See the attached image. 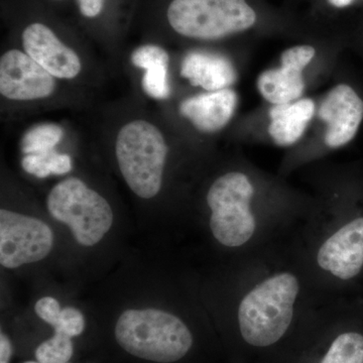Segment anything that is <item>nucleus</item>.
<instances>
[{
  "mask_svg": "<svg viewBox=\"0 0 363 363\" xmlns=\"http://www.w3.org/2000/svg\"><path fill=\"white\" fill-rule=\"evenodd\" d=\"M304 296V281L296 269L281 267L247 284L236 306L238 328L253 347H269L290 329Z\"/></svg>",
  "mask_w": 363,
  "mask_h": 363,
  "instance_id": "obj_1",
  "label": "nucleus"
},
{
  "mask_svg": "<svg viewBox=\"0 0 363 363\" xmlns=\"http://www.w3.org/2000/svg\"><path fill=\"white\" fill-rule=\"evenodd\" d=\"M255 197L252 179L242 172H228L210 186L206 195L209 228L222 247L247 250L264 234V225L253 208Z\"/></svg>",
  "mask_w": 363,
  "mask_h": 363,
  "instance_id": "obj_2",
  "label": "nucleus"
},
{
  "mask_svg": "<svg viewBox=\"0 0 363 363\" xmlns=\"http://www.w3.org/2000/svg\"><path fill=\"white\" fill-rule=\"evenodd\" d=\"M116 338L133 357L159 363L179 362L193 345V336L185 322L164 310L128 309L119 316Z\"/></svg>",
  "mask_w": 363,
  "mask_h": 363,
  "instance_id": "obj_3",
  "label": "nucleus"
},
{
  "mask_svg": "<svg viewBox=\"0 0 363 363\" xmlns=\"http://www.w3.org/2000/svg\"><path fill=\"white\" fill-rule=\"evenodd\" d=\"M166 18L174 32L199 40L240 35L255 28L259 21L250 0H171Z\"/></svg>",
  "mask_w": 363,
  "mask_h": 363,
  "instance_id": "obj_4",
  "label": "nucleus"
},
{
  "mask_svg": "<svg viewBox=\"0 0 363 363\" xmlns=\"http://www.w3.org/2000/svg\"><path fill=\"white\" fill-rule=\"evenodd\" d=\"M117 164L130 190L143 199L161 191L168 147L161 130L147 121H130L119 130Z\"/></svg>",
  "mask_w": 363,
  "mask_h": 363,
  "instance_id": "obj_5",
  "label": "nucleus"
},
{
  "mask_svg": "<svg viewBox=\"0 0 363 363\" xmlns=\"http://www.w3.org/2000/svg\"><path fill=\"white\" fill-rule=\"evenodd\" d=\"M47 208L55 220L66 224L83 247H93L111 230L114 215L108 201L80 179H65L52 189Z\"/></svg>",
  "mask_w": 363,
  "mask_h": 363,
  "instance_id": "obj_6",
  "label": "nucleus"
},
{
  "mask_svg": "<svg viewBox=\"0 0 363 363\" xmlns=\"http://www.w3.org/2000/svg\"><path fill=\"white\" fill-rule=\"evenodd\" d=\"M320 274L337 281L357 278L363 269V216L327 227L313 250Z\"/></svg>",
  "mask_w": 363,
  "mask_h": 363,
  "instance_id": "obj_7",
  "label": "nucleus"
},
{
  "mask_svg": "<svg viewBox=\"0 0 363 363\" xmlns=\"http://www.w3.org/2000/svg\"><path fill=\"white\" fill-rule=\"evenodd\" d=\"M54 233L44 221L0 210V264L16 269L45 259L54 247Z\"/></svg>",
  "mask_w": 363,
  "mask_h": 363,
  "instance_id": "obj_8",
  "label": "nucleus"
},
{
  "mask_svg": "<svg viewBox=\"0 0 363 363\" xmlns=\"http://www.w3.org/2000/svg\"><path fill=\"white\" fill-rule=\"evenodd\" d=\"M56 81L21 50H9L0 59V93L14 101L44 99L54 93Z\"/></svg>",
  "mask_w": 363,
  "mask_h": 363,
  "instance_id": "obj_9",
  "label": "nucleus"
},
{
  "mask_svg": "<svg viewBox=\"0 0 363 363\" xmlns=\"http://www.w3.org/2000/svg\"><path fill=\"white\" fill-rule=\"evenodd\" d=\"M316 50L310 45H298L281 52V67L262 72L257 89L269 104H286L302 96L305 89L303 71L314 59Z\"/></svg>",
  "mask_w": 363,
  "mask_h": 363,
  "instance_id": "obj_10",
  "label": "nucleus"
},
{
  "mask_svg": "<svg viewBox=\"0 0 363 363\" xmlns=\"http://www.w3.org/2000/svg\"><path fill=\"white\" fill-rule=\"evenodd\" d=\"M318 114L327 125L325 145L339 149L350 143L359 130L363 100L350 85L339 84L325 96Z\"/></svg>",
  "mask_w": 363,
  "mask_h": 363,
  "instance_id": "obj_11",
  "label": "nucleus"
},
{
  "mask_svg": "<svg viewBox=\"0 0 363 363\" xmlns=\"http://www.w3.org/2000/svg\"><path fill=\"white\" fill-rule=\"evenodd\" d=\"M23 50L55 78L74 79L82 70L75 51L64 44L45 23L35 21L21 33Z\"/></svg>",
  "mask_w": 363,
  "mask_h": 363,
  "instance_id": "obj_12",
  "label": "nucleus"
},
{
  "mask_svg": "<svg viewBox=\"0 0 363 363\" xmlns=\"http://www.w3.org/2000/svg\"><path fill=\"white\" fill-rule=\"evenodd\" d=\"M238 102L235 91L226 88L187 98L180 104V113L198 130L216 133L231 121Z\"/></svg>",
  "mask_w": 363,
  "mask_h": 363,
  "instance_id": "obj_13",
  "label": "nucleus"
},
{
  "mask_svg": "<svg viewBox=\"0 0 363 363\" xmlns=\"http://www.w3.org/2000/svg\"><path fill=\"white\" fill-rule=\"evenodd\" d=\"M182 77L193 86H199L208 92L226 89L238 79L230 60L214 52H189L181 64Z\"/></svg>",
  "mask_w": 363,
  "mask_h": 363,
  "instance_id": "obj_14",
  "label": "nucleus"
},
{
  "mask_svg": "<svg viewBox=\"0 0 363 363\" xmlns=\"http://www.w3.org/2000/svg\"><path fill=\"white\" fill-rule=\"evenodd\" d=\"M315 102L302 98L291 104H276L269 111V133L279 147H290L304 135L315 113Z\"/></svg>",
  "mask_w": 363,
  "mask_h": 363,
  "instance_id": "obj_15",
  "label": "nucleus"
},
{
  "mask_svg": "<svg viewBox=\"0 0 363 363\" xmlns=\"http://www.w3.org/2000/svg\"><path fill=\"white\" fill-rule=\"evenodd\" d=\"M169 54L157 45H145L131 55V62L138 68L145 69L142 85L149 96L166 99L169 96L168 82Z\"/></svg>",
  "mask_w": 363,
  "mask_h": 363,
  "instance_id": "obj_16",
  "label": "nucleus"
},
{
  "mask_svg": "<svg viewBox=\"0 0 363 363\" xmlns=\"http://www.w3.org/2000/svg\"><path fill=\"white\" fill-rule=\"evenodd\" d=\"M319 363H363V335L343 332L334 339Z\"/></svg>",
  "mask_w": 363,
  "mask_h": 363,
  "instance_id": "obj_17",
  "label": "nucleus"
},
{
  "mask_svg": "<svg viewBox=\"0 0 363 363\" xmlns=\"http://www.w3.org/2000/svg\"><path fill=\"white\" fill-rule=\"evenodd\" d=\"M64 136L61 126L44 123L33 126L21 138V150L25 155L45 154L52 152Z\"/></svg>",
  "mask_w": 363,
  "mask_h": 363,
  "instance_id": "obj_18",
  "label": "nucleus"
},
{
  "mask_svg": "<svg viewBox=\"0 0 363 363\" xmlns=\"http://www.w3.org/2000/svg\"><path fill=\"white\" fill-rule=\"evenodd\" d=\"M73 353L74 345L70 336L55 331L51 338L38 346L35 358L40 363H68Z\"/></svg>",
  "mask_w": 363,
  "mask_h": 363,
  "instance_id": "obj_19",
  "label": "nucleus"
},
{
  "mask_svg": "<svg viewBox=\"0 0 363 363\" xmlns=\"http://www.w3.org/2000/svg\"><path fill=\"white\" fill-rule=\"evenodd\" d=\"M52 328L55 331L62 332L70 337L81 335L85 329V319L82 313L75 308L67 307L62 309L57 324Z\"/></svg>",
  "mask_w": 363,
  "mask_h": 363,
  "instance_id": "obj_20",
  "label": "nucleus"
},
{
  "mask_svg": "<svg viewBox=\"0 0 363 363\" xmlns=\"http://www.w3.org/2000/svg\"><path fill=\"white\" fill-rule=\"evenodd\" d=\"M55 150L45 154L26 155L21 160V167L26 173L37 178H48L52 174L51 162Z\"/></svg>",
  "mask_w": 363,
  "mask_h": 363,
  "instance_id": "obj_21",
  "label": "nucleus"
},
{
  "mask_svg": "<svg viewBox=\"0 0 363 363\" xmlns=\"http://www.w3.org/2000/svg\"><path fill=\"white\" fill-rule=\"evenodd\" d=\"M35 312L45 323L54 327L58 322L62 309L60 303L52 297L40 298L35 306Z\"/></svg>",
  "mask_w": 363,
  "mask_h": 363,
  "instance_id": "obj_22",
  "label": "nucleus"
},
{
  "mask_svg": "<svg viewBox=\"0 0 363 363\" xmlns=\"http://www.w3.org/2000/svg\"><path fill=\"white\" fill-rule=\"evenodd\" d=\"M79 11L86 18H96L102 13L105 0H76Z\"/></svg>",
  "mask_w": 363,
  "mask_h": 363,
  "instance_id": "obj_23",
  "label": "nucleus"
},
{
  "mask_svg": "<svg viewBox=\"0 0 363 363\" xmlns=\"http://www.w3.org/2000/svg\"><path fill=\"white\" fill-rule=\"evenodd\" d=\"M52 174L54 175H65L72 169V160L69 155L58 154L55 152L51 162Z\"/></svg>",
  "mask_w": 363,
  "mask_h": 363,
  "instance_id": "obj_24",
  "label": "nucleus"
},
{
  "mask_svg": "<svg viewBox=\"0 0 363 363\" xmlns=\"http://www.w3.org/2000/svg\"><path fill=\"white\" fill-rule=\"evenodd\" d=\"M13 355V344L6 334H0V363H9Z\"/></svg>",
  "mask_w": 363,
  "mask_h": 363,
  "instance_id": "obj_25",
  "label": "nucleus"
},
{
  "mask_svg": "<svg viewBox=\"0 0 363 363\" xmlns=\"http://www.w3.org/2000/svg\"><path fill=\"white\" fill-rule=\"evenodd\" d=\"M357 0H326L327 4L333 9H347L357 2Z\"/></svg>",
  "mask_w": 363,
  "mask_h": 363,
  "instance_id": "obj_26",
  "label": "nucleus"
},
{
  "mask_svg": "<svg viewBox=\"0 0 363 363\" xmlns=\"http://www.w3.org/2000/svg\"><path fill=\"white\" fill-rule=\"evenodd\" d=\"M23 363H40V362H26Z\"/></svg>",
  "mask_w": 363,
  "mask_h": 363,
  "instance_id": "obj_27",
  "label": "nucleus"
},
{
  "mask_svg": "<svg viewBox=\"0 0 363 363\" xmlns=\"http://www.w3.org/2000/svg\"><path fill=\"white\" fill-rule=\"evenodd\" d=\"M54 1H60V0H54Z\"/></svg>",
  "mask_w": 363,
  "mask_h": 363,
  "instance_id": "obj_28",
  "label": "nucleus"
}]
</instances>
